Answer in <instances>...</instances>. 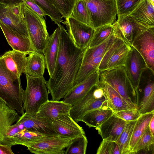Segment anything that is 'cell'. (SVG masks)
Returning <instances> with one entry per match:
<instances>
[{
  "label": "cell",
  "instance_id": "obj_33",
  "mask_svg": "<svg viewBox=\"0 0 154 154\" xmlns=\"http://www.w3.org/2000/svg\"><path fill=\"white\" fill-rule=\"evenodd\" d=\"M51 136L54 135H46L24 128L15 135L12 138V140L14 145H21L23 143L33 141Z\"/></svg>",
  "mask_w": 154,
  "mask_h": 154
},
{
  "label": "cell",
  "instance_id": "obj_16",
  "mask_svg": "<svg viewBox=\"0 0 154 154\" xmlns=\"http://www.w3.org/2000/svg\"><path fill=\"white\" fill-rule=\"evenodd\" d=\"M52 124L57 134L66 138L73 140L85 134L82 128L72 119L69 113L61 115Z\"/></svg>",
  "mask_w": 154,
  "mask_h": 154
},
{
  "label": "cell",
  "instance_id": "obj_40",
  "mask_svg": "<svg viewBox=\"0 0 154 154\" xmlns=\"http://www.w3.org/2000/svg\"><path fill=\"white\" fill-rule=\"evenodd\" d=\"M113 141L106 139L103 140L98 148L97 154H112Z\"/></svg>",
  "mask_w": 154,
  "mask_h": 154
},
{
  "label": "cell",
  "instance_id": "obj_10",
  "mask_svg": "<svg viewBox=\"0 0 154 154\" xmlns=\"http://www.w3.org/2000/svg\"><path fill=\"white\" fill-rule=\"evenodd\" d=\"M131 47L118 38L103 55L98 67L100 71L124 66Z\"/></svg>",
  "mask_w": 154,
  "mask_h": 154
},
{
  "label": "cell",
  "instance_id": "obj_17",
  "mask_svg": "<svg viewBox=\"0 0 154 154\" xmlns=\"http://www.w3.org/2000/svg\"><path fill=\"white\" fill-rule=\"evenodd\" d=\"M28 54L13 50L5 52L0 57L6 69L14 77L20 79L25 73Z\"/></svg>",
  "mask_w": 154,
  "mask_h": 154
},
{
  "label": "cell",
  "instance_id": "obj_5",
  "mask_svg": "<svg viewBox=\"0 0 154 154\" xmlns=\"http://www.w3.org/2000/svg\"><path fill=\"white\" fill-rule=\"evenodd\" d=\"M99 81L109 84L125 100L137 106L136 93L124 66L100 72Z\"/></svg>",
  "mask_w": 154,
  "mask_h": 154
},
{
  "label": "cell",
  "instance_id": "obj_27",
  "mask_svg": "<svg viewBox=\"0 0 154 154\" xmlns=\"http://www.w3.org/2000/svg\"><path fill=\"white\" fill-rule=\"evenodd\" d=\"M27 57L25 74L35 77H42L45 72V63L43 54L34 51Z\"/></svg>",
  "mask_w": 154,
  "mask_h": 154
},
{
  "label": "cell",
  "instance_id": "obj_41",
  "mask_svg": "<svg viewBox=\"0 0 154 154\" xmlns=\"http://www.w3.org/2000/svg\"><path fill=\"white\" fill-rule=\"evenodd\" d=\"M24 2L39 15L43 16L46 15L44 11L36 4L34 0H26Z\"/></svg>",
  "mask_w": 154,
  "mask_h": 154
},
{
  "label": "cell",
  "instance_id": "obj_21",
  "mask_svg": "<svg viewBox=\"0 0 154 154\" xmlns=\"http://www.w3.org/2000/svg\"><path fill=\"white\" fill-rule=\"evenodd\" d=\"M17 123L22 124L24 128L44 134L59 135L52 123L37 117L36 113H24L20 116Z\"/></svg>",
  "mask_w": 154,
  "mask_h": 154
},
{
  "label": "cell",
  "instance_id": "obj_35",
  "mask_svg": "<svg viewBox=\"0 0 154 154\" xmlns=\"http://www.w3.org/2000/svg\"><path fill=\"white\" fill-rule=\"evenodd\" d=\"M88 143L85 134L77 137L66 147L65 154H85Z\"/></svg>",
  "mask_w": 154,
  "mask_h": 154
},
{
  "label": "cell",
  "instance_id": "obj_38",
  "mask_svg": "<svg viewBox=\"0 0 154 154\" xmlns=\"http://www.w3.org/2000/svg\"><path fill=\"white\" fill-rule=\"evenodd\" d=\"M142 0H115L117 15L127 14L132 12Z\"/></svg>",
  "mask_w": 154,
  "mask_h": 154
},
{
  "label": "cell",
  "instance_id": "obj_46",
  "mask_svg": "<svg viewBox=\"0 0 154 154\" xmlns=\"http://www.w3.org/2000/svg\"><path fill=\"white\" fill-rule=\"evenodd\" d=\"M152 4L154 5V0H149Z\"/></svg>",
  "mask_w": 154,
  "mask_h": 154
},
{
  "label": "cell",
  "instance_id": "obj_45",
  "mask_svg": "<svg viewBox=\"0 0 154 154\" xmlns=\"http://www.w3.org/2000/svg\"><path fill=\"white\" fill-rule=\"evenodd\" d=\"M151 133L154 136V116L152 118L149 125Z\"/></svg>",
  "mask_w": 154,
  "mask_h": 154
},
{
  "label": "cell",
  "instance_id": "obj_42",
  "mask_svg": "<svg viewBox=\"0 0 154 154\" xmlns=\"http://www.w3.org/2000/svg\"><path fill=\"white\" fill-rule=\"evenodd\" d=\"M12 146L0 144V154H14Z\"/></svg>",
  "mask_w": 154,
  "mask_h": 154
},
{
  "label": "cell",
  "instance_id": "obj_25",
  "mask_svg": "<svg viewBox=\"0 0 154 154\" xmlns=\"http://www.w3.org/2000/svg\"><path fill=\"white\" fill-rule=\"evenodd\" d=\"M60 30V27L50 35L47 45L44 50L45 68L50 77L54 71L58 52Z\"/></svg>",
  "mask_w": 154,
  "mask_h": 154
},
{
  "label": "cell",
  "instance_id": "obj_12",
  "mask_svg": "<svg viewBox=\"0 0 154 154\" xmlns=\"http://www.w3.org/2000/svg\"><path fill=\"white\" fill-rule=\"evenodd\" d=\"M22 3L8 5L0 2V20L19 33L29 37L24 19Z\"/></svg>",
  "mask_w": 154,
  "mask_h": 154
},
{
  "label": "cell",
  "instance_id": "obj_44",
  "mask_svg": "<svg viewBox=\"0 0 154 154\" xmlns=\"http://www.w3.org/2000/svg\"><path fill=\"white\" fill-rule=\"evenodd\" d=\"M112 154H120L119 146L116 142L113 141Z\"/></svg>",
  "mask_w": 154,
  "mask_h": 154
},
{
  "label": "cell",
  "instance_id": "obj_3",
  "mask_svg": "<svg viewBox=\"0 0 154 154\" xmlns=\"http://www.w3.org/2000/svg\"><path fill=\"white\" fill-rule=\"evenodd\" d=\"M24 19L33 48L35 51L43 54L50 35L45 20L24 2L22 3Z\"/></svg>",
  "mask_w": 154,
  "mask_h": 154
},
{
  "label": "cell",
  "instance_id": "obj_2",
  "mask_svg": "<svg viewBox=\"0 0 154 154\" xmlns=\"http://www.w3.org/2000/svg\"><path fill=\"white\" fill-rule=\"evenodd\" d=\"M23 91L20 79L16 78L6 69L0 57V98L22 115L24 113Z\"/></svg>",
  "mask_w": 154,
  "mask_h": 154
},
{
  "label": "cell",
  "instance_id": "obj_1",
  "mask_svg": "<svg viewBox=\"0 0 154 154\" xmlns=\"http://www.w3.org/2000/svg\"><path fill=\"white\" fill-rule=\"evenodd\" d=\"M58 26L60 30L58 52L53 73L46 81L51 100L56 101L63 98L73 87L86 49L77 47L64 27Z\"/></svg>",
  "mask_w": 154,
  "mask_h": 154
},
{
  "label": "cell",
  "instance_id": "obj_9",
  "mask_svg": "<svg viewBox=\"0 0 154 154\" xmlns=\"http://www.w3.org/2000/svg\"><path fill=\"white\" fill-rule=\"evenodd\" d=\"M72 140L60 135L51 136L23 143L27 150L35 154H65V149Z\"/></svg>",
  "mask_w": 154,
  "mask_h": 154
},
{
  "label": "cell",
  "instance_id": "obj_39",
  "mask_svg": "<svg viewBox=\"0 0 154 154\" xmlns=\"http://www.w3.org/2000/svg\"><path fill=\"white\" fill-rule=\"evenodd\" d=\"M113 112L117 116L127 122L136 121L141 115L137 109Z\"/></svg>",
  "mask_w": 154,
  "mask_h": 154
},
{
  "label": "cell",
  "instance_id": "obj_7",
  "mask_svg": "<svg viewBox=\"0 0 154 154\" xmlns=\"http://www.w3.org/2000/svg\"><path fill=\"white\" fill-rule=\"evenodd\" d=\"M90 14L91 26L96 29L112 24L117 14L115 0H84Z\"/></svg>",
  "mask_w": 154,
  "mask_h": 154
},
{
  "label": "cell",
  "instance_id": "obj_11",
  "mask_svg": "<svg viewBox=\"0 0 154 154\" xmlns=\"http://www.w3.org/2000/svg\"><path fill=\"white\" fill-rule=\"evenodd\" d=\"M62 23L67 28L69 37L78 47L86 49L89 46L95 32V29L70 16Z\"/></svg>",
  "mask_w": 154,
  "mask_h": 154
},
{
  "label": "cell",
  "instance_id": "obj_19",
  "mask_svg": "<svg viewBox=\"0 0 154 154\" xmlns=\"http://www.w3.org/2000/svg\"><path fill=\"white\" fill-rule=\"evenodd\" d=\"M0 27L8 42L13 50L28 54L35 51L29 37L19 33L0 20Z\"/></svg>",
  "mask_w": 154,
  "mask_h": 154
},
{
  "label": "cell",
  "instance_id": "obj_6",
  "mask_svg": "<svg viewBox=\"0 0 154 154\" xmlns=\"http://www.w3.org/2000/svg\"><path fill=\"white\" fill-rule=\"evenodd\" d=\"M105 107H108L107 101L99 80L81 100L72 106L69 113L78 123L89 112Z\"/></svg>",
  "mask_w": 154,
  "mask_h": 154
},
{
  "label": "cell",
  "instance_id": "obj_23",
  "mask_svg": "<svg viewBox=\"0 0 154 154\" xmlns=\"http://www.w3.org/2000/svg\"><path fill=\"white\" fill-rule=\"evenodd\" d=\"M127 122L114 113L97 129L103 139L116 141L124 130Z\"/></svg>",
  "mask_w": 154,
  "mask_h": 154
},
{
  "label": "cell",
  "instance_id": "obj_22",
  "mask_svg": "<svg viewBox=\"0 0 154 154\" xmlns=\"http://www.w3.org/2000/svg\"><path fill=\"white\" fill-rule=\"evenodd\" d=\"M106 100L107 107L113 112L137 109L136 105L124 99L113 88L99 81Z\"/></svg>",
  "mask_w": 154,
  "mask_h": 154
},
{
  "label": "cell",
  "instance_id": "obj_26",
  "mask_svg": "<svg viewBox=\"0 0 154 154\" xmlns=\"http://www.w3.org/2000/svg\"><path fill=\"white\" fill-rule=\"evenodd\" d=\"M19 117L16 111L10 108L0 98V144L7 145L6 134L10 126Z\"/></svg>",
  "mask_w": 154,
  "mask_h": 154
},
{
  "label": "cell",
  "instance_id": "obj_18",
  "mask_svg": "<svg viewBox=\"0 0 154 154\" xmlns=\"http://www.w3.org/2000/svg\"><path fill=\"white\" fill-rule=\"evenodd\" d=\"M72 106L63 101L48 100L39 108L36 116L51 123L61 115L69 112Z\"/></svg>",
  "mask_w": 154,
  "mask_h": 154
},
{
  "label": "cell",
  "instance_id": "obj_34",
  "mask_svg": "<svg viewBox=\"0 0 154 154\" xmlns=\"http://www.w3.org/2000/svg\"><path fill=\"white\" fill-rule=\"evenodd\" d=\"M71 16L79 21L91 26V19L86 3L84 0H78L73 8Z\"/></svg>",
  "mask_w": 154,
  "mask_h": 154
},
{
  "label": "cell",
  "instance_id": "obj_31",
  "mask_svg": "<svg viewBox=\"0 0 154 154\" xmlns=\"http://www.w3.org/2000/svg\"><path fill=\"white\" fill-rule=\"evenodd\" d=\"M137 120L128 122L120 135L115 141L119 146L120 154H131L129 143Z\"/></svg>",
  "mask_w": 154,
  "mask_h": 154
},
{
  "label": "cell",
  "instance_id": "obj_43",
  "mask_svg": "<svg viewBox=\"0 0 154 154\" xmlns=\"http://www.w3.org/2000/svg\"><path fill=\"white\" fill-rule=\"evenodd\" d=\"M26 0H0V2L6 5H14L24 2Z\"/></svg>",
  "mask_w": 154,
  "mask_h": 154
},
{
  "label": "cell",
  "instance_id": "obj_29",
  "mask_svg": "<svg viewBox=\"0 0 154 154\" xmlns=\"http://www.w3.org/2000/svg\"><path fill=\"white\" fill-rule=\"evenodd\" d=\"M115 30L113 33L101 44L88 47L84 53L82 63H84L95 58L103 56L110 48L118 37Z\"/></svg>",
  "mask_w": 154,
  "mask_h": 154
},
{
  "label": "cell",
  "instance_id": "obj_20",
  "mask_svg": "<svg viewBox=\"0 0 154 154\" xmlns=\"http://www.w3.org/2000/svg\"><path fill=\"white\" fill-rule=\"evenodd\" d=\"M100 73V72L97 70L84 81L74 87L65 96L62 101L72 106L79 102L99 82Z\"/></svg>",
  "mask_w": 154,
  "mask_h": 154
},
{
  "label": "cell",
  "instance_id": "obj_4",
  "mask_svg": "<svg viewBox=\"0 0 154 154\" xmlns=\"http://www.w3.org/2000/svg\"><path fill=\"white\" fill-rule=\"evenodd\" d=\"M25 75L27 84L23 94L25 113H36L41 106L49 100L46 81L44 77H35Z\"/></svg>",
  "mask_w": 154,
  "mask_h": 154
},
{
  "label": "cell",
  "instance_id": "obj_28",
  "mask_svg": "<svg viewBox=\"0 0 154 154\" xmlns=\"http://www.w3.org/2000/svg\"><path fill=\"white\" fill-rule=\"evenodd\" d=\"M113 114V111L108 107L100 108L86 113L82 118V122L89 128L94 127L97 130Z\"/></svg>",
  "mask_w": 154,
  "mask_h": 154
},
{
  "label": "cell",
  "instance_id": "obj_32",
  "mask_svg": "<svg viewBox=\"0 0 154 154\" xmlns=\"http://www.w3.org/2000/svg\"><path fill=\"white\" fill-rule=\"evenodd\" d=\"M115 22L112 24L103 26L95 29V32L88 47L96 46L103 42L114 32Z\"/></svg>",
  "mask_w": 154,
  "mask_h": 154
},
{
  "label": "cell",
  "instance_id": "obj_30",
  "mask_svg": "<svg viewBox=\"0 0 154 154\" xmlns=\"http://www.w3.org/2000/svg\"><path fill=\"white\" fill-rule=\"evenodd\" d=\"M154 111L141 115L137 120L134 125L129 143L131 152L135 144L149 126Z\"/></svg>",
  "mask_w": 154,
  "mask_h": 154
},
{
  "label": "cell",
  "instance_id": "obj_37",
  "mask_svg": "<svg viewBox=\"0 0 154 154\" xmlns=\"http://www.w3.org/2000/svg\"><path fill=\"white\" fill-rule=\"evenodd\" d=\"M153 143L154 136L152 134L148 126L132 148L131 154H136L139 150Z\"/></svg>",
  "mask_w": 154,
  "mask_h": 154
},
{
  "label": "cell",
  "instance_id": "obj_24",
  "mask_svg": "<svg viewBox=\"0 0 154 154\" xmlns=\"http://www.w3.org/2000/svg\"><path fill=\"white\" fill-rule=\"evenodd\" d=\"M127 15L135 21L148 28L154 27V5L149 0H142Z\"/></svg>",
  "mask_w": 154,
  "mask_h": 154
},
{
  "label": "cell",
  "instance_id": "obj_13",
  "mask_svg": "<svg viewBox=\"0 0 154 154\" xmlns=\"http://www.w3.org/2000/svg\"><path fill=\"white\" fill-rule=\"evenodd\" d=\"M115 31L118 37L131 47L136 38L148 28L137 22L127 14L118 15Z\"/></svg>",
  "mask_w": 154,
  "mask_h": 154
},
{
  "label": "cell",
  "instance_id": "obj_15",
  "mask_svg": "<svg viewBox=\"0 0 154 154\" xmlns=\"http://www.w3.org/2000/svg\"><path fill=\"white\" fill-rule=\"evenodd\" d=\"M124 66L136 92L141 74L147 67L142 57L133 47H131Z\"/></svg>",
  "mask_w": 154,
  "mask_h": 154
},
{
  "label": "cell",
  "instance_id": "obj_8",
  "mask_svg": "<svg viewBox=\"0 0 154 154\" xmlns=\"http://www.w3.org/2000/svg\"><path fill=\"white\" fill-rule=\"evenodd\" d=\"M136 93L140 113L154 111V71L148 67L141 74Z\"/></svg>",
  "mask_w": 154,
  "mask_h": 154
},
{
  "label": "cell",
  "instance_id": "obj_14",
  "mask_svg": "<svg viewBox=\"0 0 154 154\" xmlns=\"http://www.w3.org/2000/svg\"><path fill=\"white\" fill-rule=\"evenodd\" d=\"M132 47L140 54L147 67L154 71V27L148 28L137 36Z\"/></svg>",
  "mask_w": 154,
  "mask_h": 154
},
{
  "label": "cell",
  "instance_id": "obj_36",
  "mask_svg": "<svg viewBox=\"0 0 154 154\" xmlns=\"http://www.w3.org/2000/svg\"><path fill=\"white\" fill-rule=\"evenodd\" d=\"M56 8L62 18L65 19L71 16L74 5L78 0H45Z\"/></svg>",
  "mask_w": 154,
  "mask_h": 154
}]
</instances>
